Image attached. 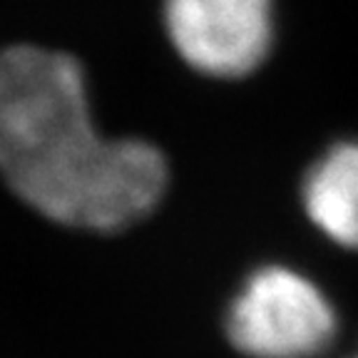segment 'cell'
I'll list each match as a JSON object with an SVG mask.
<instances>
[{
  "mask_svg": "<svg viewBox=\"0 0 358 358\" xmlns=\"http://www.w3.org/2000/svg\"><path fill=\"white\" fill-rule=\"evenodd\" d=\"M162 15L177 55L209 78L254 73L274 43L271 0H164Z\"/></svg>",
  "mask_w": 358,
  "mask_h": 358,
  "instance_id": "obj_3",
  "label": "cell"
},
{
  "mask_svg": "<svg viewBox=\"0 0 358 358\" xmlns=\"http://www.w3.org/2000/svg\"><path fill=\"white\" fill-rule=\"evenodd\" d=\"M303 209L331 241L358 252V140L338 142L308 169Z\"/></svg>",
  "mask_w": 358,
  "mask_h": 358,
  "instance_id": "obj_4",
  "label": "cell"
},
{
  "mask_svg": "<svg viewBox=\"0 0 358 358\" xmlns=\"http://www.w3.org/2000/svg\"><path fill=\"white\" fill-rule=\"evenodd\" d=\"M348 358H358V351H356V353H353V356H348Z\"/></svg>",
  "mask_w": 358,
  "mask_h": 358,
  "instance_id": "obj_5",
  "label": "cell"
},
{
  "mask_svg": "<svg viewBox=\"0 0 358 358\" xmlns=\"http://www.w3.org/2000/svg\"><path fill=\"white\" fill-rule=\"evenodd\" d=\"M0 177L45 219L120 231L159 204L169 169L152 142L97 134L73 55L10 45L0 50Z\"/></svg>",
  "mask_w": 358,
  "mask_h": 358,
  "instance_id": "obj_1",
  "label": "cell"
},
{
  "mask_svg": "<svg viewBox=\"0 0 358 358\" xmlns=\"http://www.w3.org/2000/svg\"><path fill=\"white\" fill-rule=\"evenodd\" d=\"M338 319L324 291L289 266L257 268L227 311L231 346L249 358H316L334 343Z\"/></svg>",
  "mask_w": 358,
  "mask_h": 358,
  "instance_id": "obj_2",
  "label": "cell"
}]
</instances>
